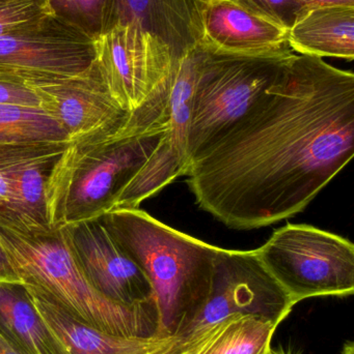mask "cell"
I'll use <instances>...</instances> for the list:
<instances>
[{
    "instance_id": "44dd1931",
    "label": "cell",
    "mask_w": 354,
    "mask_h": 354,
    "mask_svg": "<svg viewBox=\"0 0 354 354\" xmlns=\"http://www.w3.org/2000/svg\"><path fill=\"white\" fill-rule=\"evenodd\" d=\"M55 17L51 0H0V37L39 32Z\"/></svg>"
},
{
    "instance_id": "3957f363",
    "label": "cell",
    "mask_w": 354,
    "mask_h": 354,
    "mask_svg": "<svg viewBox=\"0 0 354 354\" xmlns=\"http://www.w3.org/2000/svg\"><path fill=\"white\" fill-rule=\"evenodd\" d=\"M153 287L163 338L180 334L209 295L218 247L160 222L139 208L100 216Z\"/></svg>"
},
{
    "instance_id": "603a6c76",
    "label": "cell",
    "mask_w": 354,
    "mask_h": 354,
    "mask_svg": "<svg viewBox=\"0 0 354 354\" xmlns=\"http://www.w3.org/2000/svg\"><path fill=\"white\" fill-rule=\"evenodd\" d=\"M54 10L79 16L89 21L101 22L108 10V0H51Z\"/></svg>"
},
{
    "instance_id": "30bf717a",
    "label": "cell",
    "mask_w": 354,
    "mask_h": 354,
    "mask_svg": "<svg viewBox=\"0 0 354 354\" xmlns=\"http://www.w3.org/2000/svg\"><path fill=\"white\" fill-rule=\"evenodd\" d=\"M26 85L39 95L41 109L60 124L70 141L126 126L130 116L108 93L95 62L78 76Z\"/></svg>"
},
{
    "instance_id": "5bb4252c",
    "label": "cell",
    "mask_w": 354,
    "mask_h": 354,
    "mask_svg": "<svg viewBox=\"0 0 354 354\" xmlns=\"http://www.w3.org/2000/svg\"><path fill=\"white\" fill-rule=\"evenodd\" d=\"M116 16L155 35L176 59L202 41L200 0H116Z\"/></svg>"
},
{
    "instance_id": "7402d4cb",
    "label": "cell",
    "mask_w": 354,
    "mask_h": 354,
    "mask_svg": "<svg viewBox=\"0 0 354 354\" xmlns=\"http://www.w3.org/2000/svg\"><path fill=\"white\" fill-rule=\"evenodd\" d=\"M258 14L278 23L286 29H290L301 16L308 12V8L301 0H238Z\"/></svg>"
},
{
    "instance_id": "83f0119b",
    "label": "cell",
    "mask_w": 354,
    "mask_h": 354,
    "mask_svg": "<svg viewBox=\"0 0 354 354\" xmlns=\"http://www.w3.org/2000/svg\"><path fill=\"white\" fill-rule=\"evenodd\" d=\"M0 354H24L0 332Z\"/></svg>"
},
{
    "instance_id": "8992f818",
    "label": "cell",
    "mask_w": 354,
    "mask_h": 354,
    "mask_svg": "<svg viewBox=\"0 0 354 354\" xmlns=\"http://www.w3.org/2000/svg\"><path fill=\"white\" fill-rule=\"evenodd\" d=\"M292 54L239 55L206 48L195 80L187 134L188 166L255 105Z\"/></svg>"
},
{
    "instance_id": "f546056e",
    "label": "cell",
    "mask_w": 354,
    "mask_h": 354,
    "mask_svg": "<svg viewBox=\"0 0 354 354\" xmlns=\"http://www.w3.org/2000/svg\"><path fill=\"white\" fill-rule=\"evenodd\" d=\"M267 354H286V353H280V351H270L269 353H268Z\"/></svg>"
},
{
    "instance_id": "ba28073f",
    "label": "cell",
    "mask_w": 354,
    "mask_h": 354,
    "mask_svg": "<svg viewBox=\"0 0 354 354\" xmlns=\"http://www.w3.org/2000/svg\"><path fill=\"white\" fill-rule=\"evenodd\" d=\"M294 304L272 278L257 251L218 248L209 295L186 328L155 354H186L211 328L237 314H253L280 326Z\"/></svg>"
},
{
    "instance_id": "ac0fdd59",
    "label": "cell",
    "mask_w": 354,
    "mask_h": 354,
    "mask_svg": "<svg viewBox=\"0 0 354 354\" xmlns=\"http://www.w3.org/2000/svg\"><path fill=\"white\" fill-rule=\"evenodd\" d=\"M278 324L253 314L218 324L186 354H267Z\"/></svg>"
},
{
    "instance_id": "5b68a950",
    "label": "cell",
    "mask_w": 354,
    "mask_h": 354,
    "mask_svg": "<svg viewBox=\"0 0 354 354\" xmlns=\"http://www.w3.org/2000/svg\"><path fill=\"white\" fill-rule=\"evenodd\" d=\"M94 62L108 93L130 114L125 135L166 129L175 58L172 50L134 22L116 21L91 39Z\"/></svg>"
},
{
    "instance_id": "cb8c5ba5",
    "label": "cell",
    "mask_w": 354,
    "mask_h": 354,
    "mask_svg": "<svg viewBox=\"0 0 354 354\" xmlns=\"http://www.w3.org/2000/svg\"><path fill=\"white\" fill-rule=\"evenodd\" d=\"M0 105L41 108V100L28 85L0 80Z\"/></svg>"
},
{
    "instance_id": "52a82bcc",
    "label": "cell",
    "mask_w": 354,
    "mask_h": 354,
    "mask_svg": "<svg viewBox=\"0 0 354 354\" xmlns=\"http://www.w3.org/2000/svg\"><path fill=\"white\" fill-rule=\"evenodd\" d=\"M256 251L294 305L311 297L354 293V245L340 235L288 223Z\"/></svg>"
},
{
    "instance_id": "277c9868",
    "label": "cell",
    "mask_w": 354,
    "mask_h": 354,
    "mask_svg": "<svg viewBox=\"0 0 354 354\" xmlns=\"http://www.w3.org/2000/svg\"><path fill=\"white\" fill-rule=\"evenodd\" d=\"M125 127V126H124ZM104 129L70 141L46 187L50 227L99 218L149 159L166 129L139 135Z\"/></svg>"
},
{
    "instance_id": "484cf974",
    "label": "cell",
    "mask_w": 354,
    "mask_h": 354,
    "mask_svg": "<svg viewBox=\"0 0 354 354\" xmlns=\"http://www.w3.org/2000/svg\"><path fill=\"white\" fill-rule=\"evenodd\" d=\"M0 282H21L1 247H0Z\"/></svg>"
},
{
    "instance_id": "ffe728a7",
    "label": "cell",
    "mask_w": 354,
    "mask_h": 354,
    "mask_svg": "<svg viewBox=\"0 0 354 354\" xmlns=\"http://www.w3.org/2000/svg\"><path fill=\"white\" fill-rule=\"evenodd\" d=\"M69 140L60 124L41 108L0 105V145Z\"/></svg>"
},
{
    "instance_id": "9c48e42d",
    "label": "cell",
    "mask_w": 354,
    "mask_h": 354,
    "mask_svg": "<svg viewBox=\"0 0 354 354\" xmlns=\"http://www.w3.org/2000/svg\"><path fill=\"white\" fill-rule=\"evenodd\" d=\"M64 228L85 277L101 295L127 306L156 303L147 274L121 247L100 216Z\"/></svg>"
},
{
    "instance_id": "d6986e66",
    "label": "cell",
    "mask_w": 354,
    "mask_h": 354,
    "mask_svg": "<svg viewBox=\"0 0 354 354\" xmlns=\"http://www.w3.org/2000/svg\"><path fill=\"white\" fill-rule=\"evenodd\" d=\"M205 53L206 48L202 44L188 50L175 62L170 77L164 139L185 160L187 166V134L193 93L200 64Z\"/></svg>"
},
{
    "instance_id": "f1b7e54d",
    "label": "cell",
    "mask_w": 354,
    "mask_h": 354,
    "mask_svg": "<svg viewBox=\"0 0 354 354\" xmlns=\"http://www.w3.org/2000/svg\"><path fill=\"white\" fill-rule=\"evenodd\" d=\"M342 354H354V343L353 341H347L343 346Z\"/></svg>"
},
{
    "instance_id": "4fadbf2b",
    "label": "cell",
    "mask_w": 354,
    "mask_h": 354,
    "mask_svg": "<svg viewBox=\"0 0 354 354\" xmlns=\"http://www.w3.org/2000/svg\"><path fill=\"white\" fill-rule=\"evenodd\" d=\"M70 141L18 143L8 168L10 202L0 216L31 226L50 227L46 187L54 164Z\"/></svg>"
},
{
    "instance_id": "6da1fadb",
    "label": "cell",
    "mask_w": 354,
    "mask_h": 354,
    "mask_svg": "<svg viewBox=\"0 0 354 354\" xmlns=\"http://www.w3.org/2000/svg\"><path fill=\"white\" fill-rule=\"evenodd\" d=\"M353 155V73L293 53L185 176L202 209L251 230L303 212Z\"/></svg>"
},
{
    "instance_id": "7a4b0ae2",
    "label": "cell",
    "mask_w": 354,
    "mask_h": 354,
    "mask_svg": "<svg viewBox=\"0 0 354 354\" xmlns=\"http://www.w3.org/2000/svg\"><path fill=\"white\" fill-rule=\"evenodd\" d=\"M0 247L25 286L49 297L75 319L116 336L163 338L157 304L123 305L89 283L64 226H31L0 216Z\"/></svg>"
},
{
    "instance_id": "d4e9b609",
    "label": "cell",
    "mask_w": 354,
    "mask_h": 354,
    "mask_svg": "<svg viewBox=\"0 0 354 354\" xmlns=\"http://www.w3.org/2000/svg\"><path fill=\"white\" fill-rule=\"evenodd\" d=\"M17 143L0 145V212H4L10 202L8 172L16 151Z\"/></svg>"
},
{
    "instance_id": "7c38bea8",
    "label": "cell",
    "mask_w": 354,
    "mask_h": 354,
    "mask_svg": "<svg viewBox=\"0 0 354 354\" xmlns=\"http://www.w3.org/2000/svg\"><path fill=\"white\" fill-rule=\"evenodd\" d=\"M202 45L216 53L262 55L292 51L288 29L238 0L201 2Z\"/></svg>"
},
{
    "instance_id": "2e32d148",
    "label": "cell",
    "mask_w": 354,
    "mask_h": 354,
    "mask_svg": "<svg viewBox=\"0 0 354 354\" xmlns=\"http://www.w3.org/2000/svg\"><path fill=\"white\" fill-rule=\"evenodd\" d=\"M288 45L301 55L354 58V6L311 8L288 30Z\"/></svg>"
},
{
    "instance_id": "9a60e30c",
    "label": "cell",
    "mask_w": 354,
    "mask_h": 354,
    "mask_svg": "<svg viewBox=\"0 0 354 354\" xmlns=\"http://www.w3.org/2000/svg\"><path fill=\"white\" fill-rule=\"evenodd\" d=\"M25 288L42 319L72 354H155L170 343L168 338H126L100 332L39 291Z\"/></svg>"
},
{
    "instance_id": "4dcf8cb0",
    "label": "cell",
    "mask_w": 354,
    "mask_h": 354,
    "mask_svg": "<svg viewBox=\"0 0 354 354\" xmlns=\"http://www.w3.org/2000/svg\"><path fill=\"white\" fill-rule=\"evenodd\" d=\"M200 1H209V0H200Z\"/></svg>"
},
{
    "instance_id": "4316f807",
    "label": "cell",
    "mask_w": 354,
    "mask_h": 354,
    "mask_svg": "<svg viewBox=\"0 0 354 354\" xmlns=\"http://www.w3.org/2000/svg\"><path fill=\"white\" fill-rule=\"evenodd\" d=\"M301 1L307 6L308 10L328 6H354V0H301Z\"/></svg>"
},
{
    "instance_id": "8fae6325",
    "label": "cell",
    "mask_w": 354,
    "mask_h": 354,
    "mask_svg": "<svg viewBox=\"0 0 354 354\" xmlns=\"http://www.w3.org/2000/svg\"><path fill=\"white\" fill-rule=\"evenodd\" d=\"M43 31L0 37V80L26 85L78 76L94 66L91 41Z\"/></svg>"
},
{
    "instance_id": "e0dca14e",
    "label": "cell",
    "mask_w": 354,
    "mask_h": 354,
    "mask_svg": "<svg viewBox=\"0 0 354 354\" xmlns=\"http://www.w3.org/2000/svg\"><path fill=\"white\" fill-rule=\"evenodd\" d=\"M0 332L24 354H72L42 319L22 282H0Z\"/></svg>"
}]
</instances>
